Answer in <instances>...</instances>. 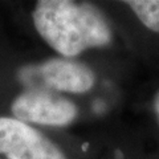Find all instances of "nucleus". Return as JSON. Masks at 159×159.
<instances>
[{
    "instance_id": "obj_5",
    "label": "nucleus",
    "mask_w": 159,
    "mask_h": 159,
    "mask_svg": "<svg viewBox=\"0 0 159 159\" xmlns=\"http://www.w3.org/2000/svg\"><path fill=\"white\" fill-rule=\"evenodd\" d=\"M126 4L146 28L159 33V0H130Z\"/></svg>"
},
{
    "instance_id": "obj_1",
    "label": "nucleus",
    "mask_w": 159,
    "mask_h": 159,
    "mask_svg": "<svg viewBox=\"0 0 159 159\" xmlns=\"http://www.w3.org/2000/svg\"><path fill=\"white\" fill-rule=\"evenodd\" d=\"M37 32L64 57H74L89 48L106 47L113 34L105 16L89 3L41 0L33 11Z\"/></svg>"
},
{
    "instance_id": "obj_2",
    "label": "nucleus",
    "mask_w": 159,
    "mask_h": 159,
    "mask_svg": "<svg viewBox=\"0 0 159 159\" xmlns=\"http://www.w3.org/2000/svg\"><path fill=\"white\" fill-rule=\"evenodd\" d=\"M19 77L29 89L68 93H85L96 81L90 68L70 58H51L40 65L23 68Z\"/></svg>"
},
{
    "instance_id": "obj_4",
    "label": "nucleus",
    "mask_w": 159,
    "mask_h": 159,
    "mask_svg": "<svg viewBox=\"0 0 159 159\" xmlns=\"http://www.w3.org/2000/svg\"><path fill=\"white\" fill-rule=\"evenodd\" d=\"M0 154L8 159H66L49 138L16 118L0 117Z\"/></svg>"
},
{
    "instance_id": "obj_3",
    "label": "nucleus",
    "mask_w": 159,
    "mask_h": 159,
    "mask_svg": "<svg viewBox=\"0 0 159 159\" xmlns=\"http://www.w3.org/2000/svg\"><path fill=\"white\" fill-rule=\"evenodd\" d=\"M16 119L47 126H65L77 117V106L68 98L45 89H29L12 102Z\"/></svg>"
},
{
    "instance_id": "obj_6",
    "label": "nucleus",
    "mask_w": 159,
    "mask_h": 159,
    "mask_svg": "<svg viewBox=\"0 0 159 159\" xmlns=\"http://www.w3.org/2000/svg\"><path fill=\"white\" fill-rule=\"evenodd\" d=\"M154 111L157 114V118L159 121V90L157 92L155 97H154Z\"/></svg>"
}]
</instances>
